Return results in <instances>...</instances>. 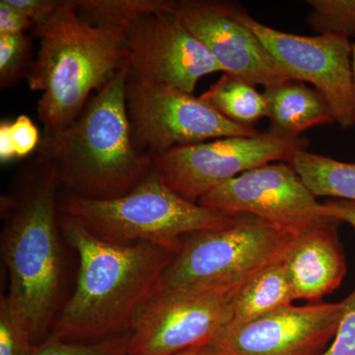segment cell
Listing matches in <instances>:
<instances>
[{
    "label": "cell",
    "mask_w": 355,
    "mask_h": 355,
    "mask_svg": "<svg viewBox=\"0 0 355 355\" xmlns=\"http://www.w3.org/2000/svg\"><path fill=\"white\" fill-rule=\"evenodd\" d=\"M60 188L55 163L36 159L23 171L14 195L1 202V253L10 277L7 296L24 318L35 345L46 338L62 284Z\"/></svg>",
    "instance_id": "3"
},
{
    "label": "cell",
    "mask_w": 355,
    "mask_h": 355,
    "mask_svg": "<svg viewBox=\"0 0 355 355\" xmlns=\"http://www.w3.org/2000/svg\"><path fill=\"white\" fill-rule=\"evenodd\" d=\"M231 216L258 217L291 233L323 223L330 217L288 163L254 168L216 187L198 200Z\"/></svg>",
    "instance_id": "11"
},
{
    "label": "cell",
    "mask_w": 355,
    "mask_h": 355,
    "mask_svg": "<svg viewBox=\"0 0 355 355\" xmlns=\"http://www.w3.org/2000/svg\"><path fill=\"white\" fill-rule=\"evenodd\" d=\"M6 2L25 14L35 25H38L51 17L62 0H6Z\"/></svg>",
    "instance_id": "27"
},
{
    "label": "cell",
    "mask_w": 355,
    "mask_h": 355,
    "mask_svg": "<svg viewBox=\"0 0 355 355\" xmlns=\"http://www.w3.org/2000/svg\"><path fill=\"white\" fill-rule=\"evenodd\" d=\"M340 224L330 217L294 235L282 260L295 300L319 303L342 284L347 261L338 238Z\"/></svg>",
    "instance_id": "15"
},
{
    "label": "cell",
    "mask_w": 355,
    "mask_h": 355,
    "mask_svg": "<svg viewBox=\"0 0 355 355\" xmlns=\"http://www.w3.org/2000/svg\"><path fill=\"white\" fill-rule=\"evenodd\" d=\"M58 211L83 222L107 241L147 242L179 253L184 236L230 227L237 216L202 207L180 197L150 172L123 197L91 200L67 191L58 195Z\"/></svg>",
    "instance_id": "5"
},
{
    "label": "cell",
    "mask_w": 355,
    "mask_h": 355,
    "mask_svg": "<svg viewBox=\"0 0 355 355\" xmlns=\"http://www.w3.org/2000/svg\"><path fill=\"white\" fill-rule=\"evenodd\" d=\"M41 137L31 119L21 114L14 121L0 123V160L8 163L22 159L38 148Z\"/></svg>",
    "instance_id": "24"
},
{
    "label": "cell",
    "mask_w": 355,
    "mask_h": 355,
    "mask_svg": "<svg viewBox=\"0 0 355 355\" xmlns=\"http://www.w3.org/2000/svg\"><path fill=\"white\" fill-rule=\"evenodd\" d=\"M300 149H305L303 140L259 132L176 147L153 158V167L170 190L198 202L216 187L254 168L291 163Z\"/></svg>",
    "instance_id": "8"
},
{
    "label": "cell",
    "mask_w": 355,
    "mask_h": 355,
    "mask_svg": "<svg viewBox=\"0 0 355 355\" xmlns=\"http://www.w3.org/2000/svg\"><path fill=\"white\" fill-rule=\"evenodd\" d=\"M128 74L127 64L69 125L44 132L37 159L55 163L64 191L113 200L128 195L153 171V158L133 141L125 102Z\"/></svg>",
    "instance_id": "2"
},
{
    "label": "cell",
    "mask_w": 355,
    "mask_h": 355,
    "mask_svg": "<svg viewBox=\"0 0 355 355\" xmlns=\"http://www.w3.org/2000/svg\"><path fill=\"white\" fill-rule=\"evenodd\" d=\"M261 268L233 296L231 321L243 324L293 305V289L282 256Z\"/></svg>",
    "instance_id": "17"
},
{
    "label": "cell",
    "mask_w": 355,
    "mask_h": 355,
    "mask_svg": "<svg viewBox=\"0 0 355 355\" xmlns=\"http://www.w3.org/2000/svg\"><path fill=\"white\" fill-rule=\"evenodd\" d=\"M32 31L40 49L26 79L32 91L42 93L37 110L44 132H55L128 64L125 29L91 24L72 0H64Z\"/></svg>",
    "instance_id": "4"
},
{
    "label": "cell",
    "mask_w": 355,
    "mask_h": 355,
    "mask_svg": "<svg viewBox=\"0 0 355 355\" xmlns=\"http://www.w3.org/2000/svg\"><path fill=\"white\" fill-rule=\"evenodd\" d=\"M125 102L133 141L153 158L176 147L259 133L224 118L200 97L130 74Z\"/></svg>",
    "instance_id": "7"
},
{
    "label": "cell",
    "mask_w": 355,
    "mask_h": 355,
    "mask_svg": "<svg viewBox=\"0 0 355 355\" xmlns=\"http://www.w3.org/2000/svg\"><path fill=\"white\" fill-rule=\"evenodd\" d=\"M36 347L29 327L8 296L0 301V355H30Z\"/></svg>",
    "instance_id": "25"
},
{
    "label": "cell",
    "mask_w": 355,
    "mask_h": 355,
    "mask_svg": "<svg viewBox=\"0 0 355 355\" xmlns=\"http://www.w3.org/2000/svg\"><path fill=\"white\" fill-rule=\"evenodd\" d=\"M60 229L78 254L79 272L53 335L94 343L130 331L177 254L151 243L107 241L78 219L60 214Z\"/></svg>",
    "instance_id": "1"
},
{
    "label": "cell",
    "mask_w": 355,
    "mask_h": 355,
    "mask_svg": "<svg viewBox=\"0 0 355 355\" xmlns=\"http://www.w3.org/2000/svg\"><path fill=\"white\" fill-rule=\"evenodd\" d=\"M77 12L91 24L125 29L150 14L174 11L173 0H72Z\"/></svg>",
    "instance_id": "20"
},
{
    "label": "cell",
    "mask_w": 355,
    "mask_h": 355,
    "mask_svg": "<svg viewBox=\"0 0 355 355\" xmlns=\"http://www.w3.org/2000/svg\"><path fill=\"white\" fill-rule=\"evenodd\" d=\"M236 17L261 40L280 71L289 80L313 84L330 105L336 123L354 125L352 44L336 34L300 36L273 29L233 3Z\"/></svg>",
    "instance_id": "10"
},
{
    "label": "cell",
    "mask_w": 355,
    "mask_h": 355,
    "mask_svg": "<svg viewBox=\"0 0 355 355\" xmlns=\"http://www.w3.org/2000/svg\"><path fill=\"white\" fill-rule=\"evenodd\" d=\"M343 302L345 309L335 338L322 355H355V289Z\"/></svg>",
    "instance_id": "26"
},
{
    "label": "cell",
    "mask_w": 355,
    "mask_h": 355,
    "mask_svg": "<svg viewBox=\"0 0 355 355\" xmlns=\"http://www.w3.org/2000/svg\"><path fill=\"white\" fill-rule=\"evenodd\" d=\"M32 39L26 34L0 35V86L8 88L27 77L32 64Z\"/></svg>",
    "instance_id": "23"
},
{
    "label": "cell",
    "mask_w": 355,
    "mask_h": 355,
    "mask_svg": "<svg viewBox=\"0 0 355 355\" xmlns=\"http://www.w3.org/2000/svg\"><path fill=\"white\" fill-rule=\"evenodd\" d=\"M312 10L308 16L313 31L355 37V0H308Z\"/></svg>",
    "instance_id": "21"
},
{
    "label": "cell",
    "mask_w": 355,
    "mask_h": 355,
    "mask_svg": "<svg viewBox=\"0 0 355 355\" xmlns=\"http://www.w3.org/2000/svg\"><path fill=\"white\" fill-rule=\"evenodd\" d=\"M176 15L210 51L225 73L263 87L289 80L261 40L236 17L233 3L217 0H179Z\"/></svg>",
    "instance_id": "14"
},
{
    "label": "cell",
    "mask_w": 355,
    "mask_h": 355,
    "mask_svg": "<svg viewBox=\"0 0 355 355\" xmlns=\"http://www.w3.org/2000/svg\"><path fill=\"white\" fill-rule=\"evenodd\" d=\"M295 233L241 214L230 227L184 236L181 250L158 289L237 291L252 275L286 252Z\"/></svg>",
    "instance_id": "6"
},
{
    "label": "cell",
    "mask_w": 355,
    "mask_h": 355,
    "mask_svg": "<svg viewBox=\"0 0 355 355\" xmlns=\"http://www.w3.org/2000/svg\"><path fill=\"white\" fill-rule=\"evenodd\" d=\"M288 164L317 198L355 202V163L343 162L300 149Z\"/></svg>",
    "instance_id": "18"
},
{
    "label": "cell",
    "mask_w": 355,
    "mask_h": 355,
    "mask_svg": "<svg viewBox=\"0 0 355 355\" xmlns=\"http://www.w3.org/2000/svg\"><path fill=\"white\" fill-rule=\"evenodd\" d=\"M175 11L144 16L125 28L130 76L193 94L202 77L224 70Z\"/></svg>",
    "instance_id": "12"
},
{
    "label": "cell",
    "mask_w": 355,
    "mask_h": 355,
    "mask_svg": "<svg viewBox=\"0 0 355 355\" xmlns=\"http://www.w3.org/2000/svg\"><path fill=\"white\" fill-rule=\"evenodd\" d=\"M345 302L289 306L247 323L227 324L216 355H322L335 338Z\"/></svg>",
    "instance_id": "13"
},
{
    "label": "cell",
    "mask_w": 355,
    "mask_h": 355,
    "mask_svg": "<svg viewBox=\"0 0 355 355\" xmlns=\"http://www.w3.org/2000/svg\"><path fill=\"white\" fill-rule=\"evenodd\" d=\"M324 216L349 224L355 230V202L329 198L322 203Z\"/></svg>",
    "instance_id": "29"
},
{
    "label": "cell",
    "mask_w": 355,
    "mask_h": 355,
    "mask_svg": "<svg viewBox=\"0 0 355 355\" xmlns=\"http://www.w3.org/2000/svg\"><path fill=\"white\" fill-rule=\"evenodd\" d=\"M200 99L216 110L224 118L238 125L254 128L266 116L263 93L243 77L225 73L200 96Z\"/></svg>",
    "instance_id": "19"
},
{
    "label": "cell",
    "mask_w": 355,
    "mask_h": 355,
    "mask_svg": "<svg viewBox=\"0 0 355 355\" xmlns=\"http://www.w3.org/2000/svg\"><path fill=\"white\" fill-rule=\"evenodd\" d=\"M130 340V331L94 343L67 342L51 335L30 355H128Z\"/></svg>",
    "instance_id": "22"
},
{
    "label": "cell",
    "mask_w": 355,
    "mask_h": 355,
    "mask_svg": "<svg viewBox=\"0 0 355 355\" xmlns=\"http://www.w3.org/2000/svg\"><path fill=\"white\" fill-rule=\"evenodd\" d=\"M174 355H216L211 345H202V347H193V349L184 350Z\"/></svg>",
    "instance_id": "30"
},
{
    "label": "cell",
    "mask_w": 355,
    "mask_h": 355,
    "mask_svg": "<svg viewBox=\"0 0 355 355\" xmlns=\"http://www.w3.org/2000/svg\"><path fill=\"white\" fill-rule=\"evenodd\" d=\"M266 118L273 135L298 139L300 133L318 125L336 123L324 96L300 81L286 80L265 88Z\"/></svg>",
    "instance_id": "16"
},
{
    "label": "cell",
    "mask_w": 355,
    "mask_h": 355,
    "mask_svg": "<svg viewBox=\"0 0 355 355\" xmlns=\"http://www.w3.org/2000/svg\"><path fill=\"white\" fill-rule=\"evenodd\" d=\"M352 72H354V121L355 125V43L352 44Z\"/></svg>",
    "instance_id": "31"
},
{
    "label": "cell",
    "mask_w": 355,
    "mask_h": 355,
    "mask_svg": "<svg viewBox=\"0 0 355 355\" xmlns=\"http://www.w3.org/2000/svg\"><path fill=\"white\" fill-rule=\"evenodd\" d=\"M236 292L157 289L133 320L128 355H174L211 345L230 323Z\"/></svg>",
    "instance_id": "9"
},
{
    "label": "cell",
    "mask_w": 355,
    "mask_h": 355,
    "mask_svg": "<svg viewBox=\"0 0 355 355\" xmlns=\"http://www.w3.org/2000/svg\"><path fill=\"white\" fill-rule=\"evenodd\" d=\"M34 26V22L30 18L9 6L6 0L0 1V35L25 34L28 29H33Z\"/></svg>",
    "instance_id": "28"
}]
</instances>
